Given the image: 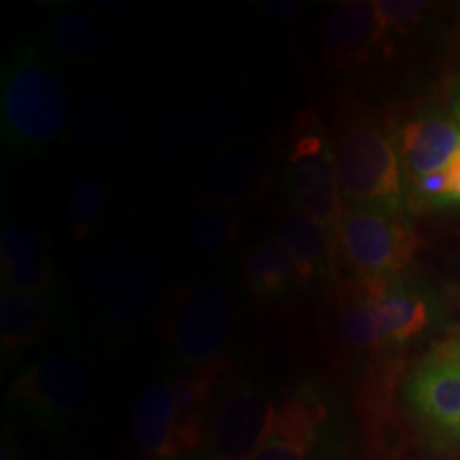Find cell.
Segmentation results:
<instances>
[{
	"label": "cell",
	"instance_id": "cell-1",
	"mask_svg": "<svg viewBox=\"0 0 460 460\" xmlns=\"http://www.w3.org/2000/svg\"><path fill=\"white\" fill-rule=\"evenodd\" d=\"M71 92L32 43H22L0 79V128L20 154H41L71 130Z\"/></svg>",
	"mask_w": 460,
	"mask_h": 460
},
{
	"label": "cell",
	"instance_id": "cell-2",
	"mask_svg": "<svg viewBox=\"0 0 460 460\" xmlns=\"http://www.w3.org/2000/svg\"><path fill=\"white\" fill-rule=\"evenodd\" d=\"M335 163L343 205L407 216V190L393 135L371 119H349L337 135Z\"/></svg>",
	"mask_w": 460,
	"mask_h": 460
},
{
	"label": "cell",
	"instance_id": "cell-3",
	"mask_svg": "<svg viewBox=\"0 0 460 460\" xmlns=\"http://www.w3.org/2000/svg\"><path fill=\"white\" fill-rule=\"evenodd\" d=\"M288 192L295 209L335 239L343 216L335 146L320 115L305 109L296 115L288 149Z\"/></svg>",
	"mask_w": 460,
	"mask_h": 460
},
{
	"label": "cell",
	"instance_id": "cell-4",
	"mask_svg": "<svg viewBox=\"0 0 460 460\" xmlns=\"http://www.w3.org/2000/svg\"><path fill=\"white\" fill-rule=\"evenodd\" d=\"M410 217L373 207H343L337 230L339 258L362 278H401L418 252Z\"/></svg>",
	"mask_w": 460,
	"mask_h": 460
},
{
	"label": "cell",
	"instance_id": "cell-5",
	"mask_svg": "<svg viewBox=\"0 0 460 460\" xmlns=\"http://www.w3.org/2000/svg\"><path fill=\"white\" fill-rule=\"evenodd\" d=\"M233 329V303L216 284L175 288L169 295L163 335L186 367L220 358Z\"/></svg>",
	"mask_w": 460,
	"mask_h": 460
},
{
	"label": "cell",
	"instance_id": "cell-6",
	"mask_svg": "<svg viewBox=\"0 0 460 460\" xmlns=\"http://www.w3.org/2000/svg\"><path fill=\"white\" fill-rule=\"evenodd\" d=\"M94 376L82 356L49 352L32 362L13 382V401L39 422L60 429L77 420L90 405Z\"/></svg>",
	"mask_w": 460,
	"mask_h": 460
},
{
	"label": "cell",
	"instance_id": "cell-7",
	"mask_svg": "<svg viewBox=\"0 0 460 460\" xmlns=\"http://www.w3.org/2000/svg\"><path fill=\"white\" fill-rule=\"evenodd\" d=\"M278 407L254 384L241 382L217 405L209 429L211 460H252L273 427Z\"/></svg>",
	"mask_w": 460,
	"mask_h": 460
},
{
	"label": "cell",
	"instance_id": "cell-8",
	"mask_svg": "<svg viewBox=\"0 0 460 460\" xmlns=\"http://www.w3.org/2000/svg\"><path fill=\"white\" fill-rule=\"evenodd\" d=\"M411 410L439 433L454 437L460 422V348L437 345L411 373L405 388Z\"/></svg>",
	"mask_w": 460,
	"mask_h": 460
},
{
	"label": "cell",
	"instance_id": "cell-9",
	"mask_svg": "<svg viewBox=\"0 0 460 460\" xmlns=\"http://www.w3.org/2000/svg\"><path fill=\"white\" fill-rule=\"evenodd\" d=\"M390 135L399 152L405 188L433 172L444 171L460 147L456 115L441 109L420 111Z\"/></svg>",
	"mask_w": 460,
	"mask_h": 460
},
{
	"label": "cell",
	"instance_id": "cell-10",
	"mask_svg": "<svg viewBox=\"0 0 460 460\" xmlns=\"http://www.w3.org/2000/svg\"><path fill=\"white\" fill-rule=\"evenodd\" d=\"M388 34L376 3L348 0L322 26V56L332 68H356L384 48Z\"/></svg>",
	"mask_w": 460,
	"mask_h": 460
},
{
	"label": "cell",
	"instance_id": "cell-11",
	"mask_svg": "<svg viewBox=\"0 0 460 460\" xmlns=\"http://www.w3.org/2000/svg\"><path fill=\"white\" fill-rule=\"evenodd\" d=\"M326 418V402L315 390H296L278 407L273 427L252 460H309L318 446Z\"/></svg>",
	"mask_w": 460,
	"mask_h": 460
},
{
	"label": "cell",
	"instance_id": "cell-12",
	"mask_svg": "<svg viewBox=\"0 0 460 460\" xmlns=\"http://www.w3.org/2000/svg\"><path fill=\"white\" fill-rule=\"evenodd\" d=\"M0 275L9 292L58 295V271L41 230L26 222L9 224L3 230Z\"/></svg>",
	"mask_w": 460,
	"mask_h": 460
},
{
	"label": "cell",
	"instance_id": "cell-13",
	"mask_svg": "<svg viewBox=\"0 0 460 460\" xmlns=\"http://www.w3.org/2000/svg\"><path fill=\"white\" fill-rule=\"evenodd\" d=\"M365 281L369 288L379 348H402L427 331L430 307L418 288L401 278H365Z\"/></svg>",
	"mask_w": 460,
	"mask_h": 460
},
{
	"label": "cell",
	"instance_id": "cell-14",
	"mask_svg": "<svg viewBox=\"0 0 460 460\" xmlns=\"http://www.w3.org/2000/svg\"><path fill=\"white\" fill-rule=\"evenodd\" d=\"M230 365L226 354L200 367H188L171 377L177 399V441L181 456L199 452L207 439V422L214 410L217 384Z\"/></svg>",
	"mask_w": 460,
	"mask_h": 460
},
{
	"label": "cell",
	"instance_id": "cell-15",
	"mask_svg": "<svg viewBox=\"0 0 460 460\" xmlns=\"http://www.w3.org/2000/svg\"><path fill=\"white\" fill-rule=\"evenodd\" d=\"M273 239L290 256L301 286H309L318 278H329L341 261L335 239L298 209H290L279 217Z\"/></svg>",
	"mask_w": 460,
	"mask_h": 460
},
{
	"label": "cell",
	"instance_id": "cell-16",
	"mask_svg": "<svg viewBox=\"0 0 460 460\" xmlns=\"http://www.w3.org/2000/svg\"><path fill=\"white\" fill-rule=\"evenodd\" d=\"M132 433L149 458H181L177 441V399L171 379L149 384L132 407Z\"/></svg>",
	"mask_w": 460,
	"mask_h": 460
},
{
	"label": "cell",
	"instance_id": "cell-17",
	"mask_svg": "<svg viewBox=\"0 0 460 460\" xmlns=\"http://www.w3.org/2000/svg\"><path fill=\"white\" fill-rule=\"evenodd\" d=\"M264 163L254 149H224L200 171L197 197L205 205L230 207L250 197L262 181Z\"/></svg>",
	"mask_w": 460,
	"mask_h": 460
},
{
	"label": "cell",
	"instance_id": "cell-18",
	"mask_svg": "<svg viewBox=\"0 0 460 460\" xmlns=\"http://www.w3.org/2000/svg\"><path fill=\"white\" fill-rule=\"evenodd\" d=\"M56 295H20L3 292L0 296V343L7 352L32 348L48 335L54 318Z\"/></svg>",
	"mask_w": 460,
	"mask_h": 460
},
{
	"label": "cell",
	"instance_id": "cell-19",
	"mask_svg": "<svg viewBox=\"0 0 460 460\" xmlns=\"http://www.w3.org/2000/svg\"><path fill=\"white\" fill-rule=\"evenodd\" d=\"M163 290V271L154 261L137 262L107 305L109 326L115 335H130L146 320Z\"/></svg>",
	"mask_w": 460,
	"mask_h": 460
},
{
	"label": "cell",
	"instance_id": "cell-20",
	"mask_svg": "<svg viewBox=\"0 0 460 460\" xmlns=\"http://www.w3.org/2000/svg\"><path fill=\"white\" fill-rule=\"evenodd\" d=\"M135 264V247L130 239H115L113 243L102 245L84 269L85 301L94 307H107Z\"/></svg>",
	"mask_w": 460,
	"mask_h": 460
},
{
	"label": "cell",
	"instance_id": "cell-21",
	"mask_svg": "<svg viewBox=\"0 0 460 460\" xmlns=\"http://www.w3.org/2000/svg\"><path fill=\"white\" fill-rule=\"evenodd\" d=\"M124 109L109 94L88 92L75 105L73 135L82 147H107L122 137Z\"/></svg>",
	"mask_w": 460,
	"mask_h": 460
},
{
	"label": "cell",
	"instance_id": "cell-22",
	"mask_svg": "<svg viewBox=\"0 0 460 460\" xmlns=\"http://www.w3.org/2000/svg\"><path fill=\"white\" fill-rule=\"evenodd\" d=\"M245 284L258 298H278L298 284L295 264L278 241H262L252 247L245 258Z\"/></svg>",
	"mask_w": 460,
	"mask_h": 460
},
{
	"label": "cell",
	"instance_id": "cell-23",
	"mask_svg": "<svg viewBox=\"0 0 460 460\" xmlns=\"http://www.w3.org/2000/svg\"><path fill=\"white\" fill-rule=\"evenodd\" d=\"M51 37L56 48L66 58L90 62L99 58L109 45V32L90 15L73 9H58L51 13Z\"/></svg>",
	"mask_w": 460,
	"mask_h": 460
},
{
	"label": "cell",
	"instance_id": "cell-24",
	"mask_svg": "<svg viewBox=\"0 0 460 460\" xmlns=\"http://www.w3.org/2000/svg\"><path fill=\"white\" fill-rule=\"evenodd\" d=\"M245 111L233 99H211L190 115V141L199 147H226L243 130Z\"/></svg>",
	"mask_w": 460,
	"mask_h": 460
},
{
	"label": "cell",
	"instance_id": "cell-25",
	"mask_svg": "<svg viewBox=\"0 0 460 460\" xmlns=\"http://www.w3.org/2000/svg\"><path fill=\"white\" fill-rule=\"evenodd\" d=\"M109 188L99 175H82L68 192V228L77 243L88 241L107 214Z\"/></svg>",
	"mask_w": 460,
	"mask_h": 460
},
{
	"label": "cell",
	"instance_id": "cell-26",
	"mask_svg": "<svg viewBox=\"0 0 460 460\" xmlns=\"http://www.w3.org/2000/svg\"><path fill=\"white\" fill-rule=\"evenodd\" d=\"M239 234V216L230 207L207 205L192 220L190 241L203 256H216L233 243Z\"/></svg>",
	"mask_w": 460,
	"mask_h": 460
},
{
	"label": "cell",
	"instance_id": "cell-27",
	"mask_svg": "<svg viewBox=\"0 0 460 460\" xmlns=\"http://www.w3.org/2000/svg\"><path fill=\"white\" fill-rule=\"evenodd\" d=\"M376 7L382 15L384 24L390 32L405 31L413 24H418L420 17H422L424 11H427V3H393V0H386V3H376Z\"/></svg>",
	"mask_w": 460,
	"mask_h": 460
},
{
	"label": "cell",
	"instance_id": "cell-28",
	"mask_svg": "<svg viewBox=\"0 0 460 460\" xmlns=\"http://www.w3.org/2000/svg\"><path fill=\"white\" fill-rule=\"evenodd\" d=\"M444 180H446V188H444V203H441V209H447V207H460V147L444 169Z\"/></svg>",
	"mask_w": 460,
	"mask_h": 460
},
{
	"label": "cell",
	"instance_id": "cell-29",
	"mask_svg": "<svg viewBox=\"0 0 460 460\" xmlns=\"http://www.w3.org/2000/svg\"><path fill=\"white\" fill-rule=\"evenodd\" d=\"M264 13L275 17H290L301 11V3H262Z\"/></svg>",
	"mask_w": 460,
	"mask_h": 460
},
{
	"label": "cell",
	"instance_id": "cell-30",
	"mask_svg": "<svg viewBox=\"0 0 460 460\" xmlns=\"http://www.w3.org/2000/svg\"><path fill=\"white\" fill-rule=\"evenodd\" d=\"M452 107H460V73H458L456 85H454V101H452Z\"/></svg>",
	"mask_w": 460,
	"mask_h": 460
},
{
	"label": "cell",
	"instance_id": "cell-31",
	"mask_svg": "<svg viewBox=\"0 0 460 460\" xmlns=\"http://www.w3.org/2000/svg\"><path fill=\"white\" fill-rule=\"evenodd\" d=\"M452 439H458L460 441V422H458V429H456V433H454Z\"/></svg>",
	"mask_w": 460,
	"mask_h": 460
},
{
	"label": "cell",
	"instance_id": "cell-32",
	"mask_svg": "<svg viewBox=\"0 0 460 460\" xmlns=\"http://www.w3.org/2000/svg\"><path fill=\"white\" fill-rule=\"evenodd\" d=\"M454 115H456V119H458V124H460V107H454Z\"/></svg>",
	"mask_w": 460,
	"mask_h": 460
},
{
	"label": "cell",
	"instance_id": "cell-33",
	"mask_svg": "<svg viewBox=\"0 0 460 460\" xmlns=\"http://www.w3.org/2000/svg\"><path fill=\"white\" fill-rule=\"evenodd\" d=\"M3 460H11V456H9V454H7V452H4V454H3Z\"/></svg>",
	"mask_w": 460,
	"mask_h": 460
},
{
	"label": "cell",
	"instance_id": "cell-34",
	"mask_svg": "<svg viewBox=\"0 0 460 460\" xmlns=\"http://www.w3.org/2000/svg\"><path fill=\"white\" fill-rule=\"evenodd\" d=\"M456 343H458V348H460V339H456Z\"/></svg>",
	"mask_w": 460,
	"mask_h": 460
}]
</instances>
